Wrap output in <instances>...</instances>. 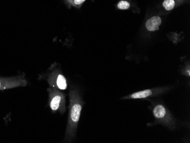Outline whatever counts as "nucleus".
<instances>
[{
	"instance_id": "1",
	"label": "nucleus",
	"mask_w": 190,
	"mask_h": 143,
	"mask_svg": "<svg viewBox=\"0 0 190 143\" xmlns=\"http://www.w3.org/2000/svg\"><path fill=\"white\" fill-rule=\"evenodd\" d=\"M69 98L67 124L63 140L65 143H71L76 137L78 124L84 104L80 91L74 86H72L70 89Z\"/></svg>"
},
{
	"instance_id": "2",
	"label": "nucleus",
	"mask_w": 190,
	"mask_h": 143,
	"mask_svg": "<svg viewBox=\"0 0 190 143\" xmlns=\"http://www.w3.org/2000/svg\"><path fill=\"white\" fill-rule=\"evenodd\" d=\"M151 110L155 119L153 124H161L170 130H174L177 127V122L164 104L161 102L150 101Z\"/></svg>"
},
{
	"instance_id": "3",
	"label": "nucleus",
	"mask_w": 190,
	"mask_h": 143,
	"mask_svg": "<svg viewBox=\"0 0 190 143\" xmlns=\"http://www.w3.org/2000/svg\"><path fill=\"white\" fill-rule=\"evenodd\" d=\"M48 106L53 113L59 112L61 115L66 110V95L61 90L56 88L48 87Z\"/></svg>"
},
{
	"instance_id": "4",
	"label": "nucleus",
	"mask_w": 190,
	"mask_h": 143,
	"mask_svg": "<svg viewBox=\"0 0 190 143\" xmlns=\"http://www.w3.org/2000/svg\"><path fill=\"white\" fill-rule=\"evenodd\" d=\"M39 78L46 79L50 87L59 90H66L67 88V81L59 69H54L48 74L42 75Z\"/></svg>"
},
{
	"instance_id": "5",
	"label": "nucleus",
	"mask_w": 190,
	"mask_h": 143,
	"mask_svg": "<svg viewBox=\"0 0 190 143\" xmlns=\"http://www.w3.org/2000/svg\"><path fill=\"white\" fill-rule=\"evenodd\" d=\"M171 87H158L137 91L122 98V99H144L150 97H155L168 92Z\"/></svg>"
},
{
	"instance_id": "6",
	"label": "nucleus",
	"mask_w": 190,
	"mask_h": 143,
	"mask_svg": "<svg viewBox=\"0 0 190 143\" xmlns=\"http://www.w3.org/2000/svg\"><path fill=\"white\" fill-rule=\"evenodd\" d=\"M162 19L159 16H154L149 18L146 22L145 26L149 32H155L158 30L161 25Z\"/></svg>"
},
{
	"instance_id": "7",
	"label": "nucleus",
	"mask_w": 190,
	"mask_h": 143,
	"mask_svg": "<svg viewBox=\"0 0 190 143\" xmlns=\"http://www.w3.org/2000/svg\"><path fill=\"white\" fill-rule=\"evenodd\" d=\"M27 82L25 79L23 78H18L17 79H14L12 81H6L4 82L0 80V89L6 88L7 87H16L22 86H25L27 85Z\"/></svg>"
},
{
	"instance_id": "8",
	"label": "nucleus",
	"mask_w": 190,
	"mask_h": 143,
	"mask_svg": "<svg viewBox=\"0 0 190 143\" xmlns=\"http://www.w3.org/2000/svg\"><path fill=\"white\" fill-rule=\"evenodd\" d=\"M175 5L174 0H164L163 2V7L166 10L170 11L173 10Z\"/></svg>"
},
{
	"instance_id": "9",
	"label": "nucleus",
	"mask_w": 190,
	"mask_h": 143,
	"mask_svg": "<svg viewBox=\"0 0 190 143\" xmlns=\"http://www.w3.org/2000/svg\"><path fill=\"white\" fill-rule=\"evenodd\" d=\"M130 7V4L128 1H121L117 4V7L121 10H127Z\"/></svg>"
},
{
	"instance_id": "10",
	"label": "nucleus",
	"mask_w": 190,
	"mask_h": 143,
	"mask_svg": "<svg viewBox=\"0 0 190 143\" xmlns=\"http://www.w3.org/2000/svg\"><path fill=\"white\" fill-rule=\"evenodd\" d=\"M85 0H74V2L75 5H79L82 3H83Z\"/></svg>"
}]
</instances>
